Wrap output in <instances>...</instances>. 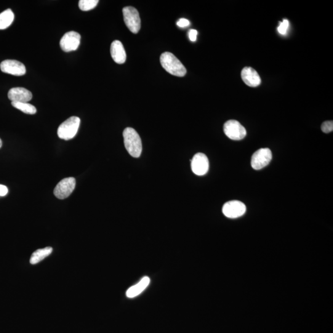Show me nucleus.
Returning a JSON list of instances; mask_svg holds the SVG:
<instances>
[{"instance_id":"18","label":"nucleus","mask_w":333,"mask_h":333,"mask_svg":"<svg viewBox=\"0 0 333 333\" xmlns=\"http://www.w3.org/2000/svg\"><path fill=\"white\" fill-rule=\"evenodd\" d=\"M13 107L19 109L24 113L27 114H35L37 113V109L34 106L31 105L28 103H17L12 102Z\"/></svg>"},{"instance_id":"7","label":"nucleus","mask_w":333,"mask_h":333,"mask_svg":"<svg viewBox=\"0 0 333 333\" xmlns=\"http://www.w3.org/2000/svg\"><path fill=\"white\" fill-rule=\"evenodd\" d=\"M76 180L73 177L66 178L60 181L54 190V194L57 198L65 199L73 193L76 188Z\"/></svg>"},{"instance_id":"17","label":"nucleus","mask_w":333,"mask_h":333,"mask_svg":"<svg viewBox=\"0 0 333 333\" xmlns=\"http://www.w3.org/2000/svg\"><path fill=\"white\" fill-rule=\"evenodd\" d=\"M15 15L11 9L0 13V30H4L12 25Z\"/></svg>"},{"instance_id":"2","label":"nucleus","mask_w":333,"mask_h":333,"mask_svg":"<svg viewBox=\"0 0 333 333\" xmlns=\"http://www.w3.org/2000/svg\"><path fill=\"white\" fill-rule=\"evenodd\" d=\"M161 64L165 70L173 76L183 77L186 74V69L180 61L172 53L165 52L160 58Z\"/></svg>"},{"instance_id":"20","label":"nucleus","mask_w":333,"mask_h":333,"mask_svg":"<svg viewBox=\"0 0 333 333\" xmlns=\"http://www.w3.org/2000/svg\"><path fill=\"white\" fill-rule=\"evenodd\" d=\"M289 28V22L286 20H284L283 22L279 24L278 28L279 33L281 35H285L287 33V29Z\"/></svg>"},{"instance_id":"12","label":"nucleus","mask_w":333,"mask_h":333,"mask_svg":"<svg viewBox=\"0 0 333 333\" xmlns=\"http://www.w3.org/2000/svg\"><path fill=\"white\" fill-rule=\"evenodd\" d=\"M8 97L12 102L28 103L33 98V94L25 88L16 87L10 90Z\"/></svg>"},{"instance_id":"19","label":"nucleus","mask_w":333,"mask_h":333,"mask_svg":"<svg viewBox=\"0 0 333 333\" xmlns=\"http://www.w3.org/2000/svg\"><path fill=\"white\" fill-rule=\"evenodd\" d=\"M98 2V0H81L79 2V7L83 12H88L94 9Z\"/></svg>"},{"instance_id":"14","label":"nucleus","mask_w":333,"mask_h":333,"mask_svg":"<svg viewBox=\"0 0 333 333\" xmlns=\"http://www.w3.org/2000/svg\"><path fill=\"white\" fill-rule=\"evenodd\" d=\"M111 55L113 60L121 65L126 61L127 55L123 45L119 41H115L111 45Z\"/></svg>"},{"instance_id":"21","label":"nucleus","mask_w":333,"mask_h":333,"mask_svg":"<svg viewBox=\"0 0 333 333\" xmlns=\"http://www.w3.org/2000/svg\"><path fill=\"white\" fill-rule=\"evenodd\" d=\"M321 130L324 133H328L332 132L333 122L326 121L321 125Z\"/></svg>"},{"instance_id":"23","label":"nucleus","mask_w":333,"mask_h":333,"mask_svg":"<svg viewBox=\"0 0 333 333\" xmlns=\"http://www.w3.org/2000/svg\"><path fill=\"white\" fill-rule=\"evenodd\" d=\"M188 36L191 42H195L197 40V36H198V31L191 29L189 31Z\"/></svg>"},{"instance_id":"10","label":"nucleus","mask_w":333,"mask_h":333,"mask_svg":"<svg viewBox=\"0 0 333 333\" xmlns=\"http://www.w3.org/2000/svg\"><path fill=\"white\" fill-rule=\"evenodd\" d=\"M0 69L3 73L15 76H23L26 73L25 65L17 60H7L2 62Z\"/></svg>"},{"instance_id":"3","label":"nucleus","mask_w":333,"mask_h":333,"mask_svg":"<svg viewBox=\"0 0 333 333\" xmlns=\"http://www.w3.org/2000/svg\"><path fill=\"white\" fill-rule=\"evenodd\" d=\"M81 124V119L76 116L71 117L60 125L58 129L59 138L64 140L73 139L77 135Z\"/></svg>"},{"instance_id":"24","label":"nucleus","mask_w":333,"mask_h":333,"mask_svg":"<svg viewBox=\"0 0 333 333\" xmlns=\"http://www.w3.org/2000/svg\"><path fill=\"white\" fill-rule=\"evenodd\" d=\"M9 193V189L6 186L0 185V196H5Z\"/></svg>"},{"instance_id":"16","label":"nucleus","mask_w":333,"mask_h":333,"mask_svg":"<svg viewBox=\"0 0 333 333\" xmlns=\"http://www.w3.org/2000/svg\"><path fill=\"white\" fill-rule=\"evenodd\" d=\"M53 248L51 247H47L44 249H40L35 251L30 259L31 264L35 265L41 262L44 258L47 257L52 254Z\"/></svg>"},{"instance_id":"9","label":"nucleus","mask_w":333,"mask_h":333,"mask_svg":"<svg viewBox=\"0 0 333 333\" xmlns=\"http://www.w3.org/2000/svg\"><path fill=\"white\" fill-rule=\"evenodd\" d=\"M246 211V207L239 201H230L223 205V214L226 217L236 218L242 216Z\"/></svg>"},{"instance_id":"1","label":"nucleus","mask_w":333,"mask_h":333,"mask_svg":"<svg viewBox=\"0 0 333 333\" xmlns=\"http://www.w3.org/2000/svg\"><path fill=\"white\" fill-rule=\"evenodd\" d=\"M124 145L128 153L133 158H139L142 152V143L138 133L128 127L123 132Z\"/></svg>"},{"instance_id":"8","label":"nucleus","mask_w":333,"mask_h":333,"mask_svg":"<svg viewBox=\"0 0 333 333\" xmlns=\"http://www.w3.org/2000/svg\"><path fill=\"white\" fill-rule=\"evenodd\" d=\"M81 36L76 32L71 31L67 33L60 41L61 49L65 52H71L78 49L81 44Z\"/></svg>"},{"instance_id":"15","label":"nucleus","mask_w":333,"mask_h":333,"mask_svg":"<svg viewBox=\"0 0 333 333\" xmlns=\"http://www.w3.org/2000/svg\"><path fill=\"white\" fill-rule=\"evenodd\" d=\"M150 283V278L148 276H145L141 279L139 283L133 285L130 287L126 292V295L129 298H134L139 295L147 288Z\"/></svg>"},{"instance_id":"13","label":"nucleus","mask_w":333,"mask_h":333,"mask_svg":"<svg viewBox=\"0 0 333 333\" xmlns=\"http://www.w3.org/2000/svg\"><path fill=\"white\" fill-rule=\"evenodd\" d=\"M241 78L250 87H258L261 84V79L257 72L250 67H245L241 71Z\"/></svg>"},{"instance_id":"4","label":"nucleus","mask_w":333,"mask_h":333,"mask_svg":"<svg viewBox=\"0 0 333 333\" xmlns=\"http://www.w3.org/2000/svg\"><path fill=\"white\" fill-rule=\"evenodd\" d=\"M122 12L125 25L132 33L137 34L141 28L139 13L132 7H125Z\"/></svg>"},{"instance_id":"6","label":"nucleus","mask_w":333,"mask_h":333,"mask_svg":"<svg viewBox=\"0 0 333 333\" xmlns=\"http://www.w3.org/2000/svg\"><path fill=\"white\" fill-rule=\"evenodd\" d=\"M272 159L270 149L262 148L255 151L251 158V166L255 170H260L268 166Z\"/></svg>"},{"instance_id":"5","label":"nucleus","mask_w":333,"mask_h":333,"mask_svg":"<svg viewBox=\"0 0 333 333\" xmlns=\"http://www.w3.org/2000/svg\"><path fill=\"white\" fill-rule=\"evenodd\" d=\"M225 134L233 140H241L246 137V130L238 121L230 120L223 126Z\"/></svg>"},{"instance_id":"11","label":"nucleus","mask_w":333,"mask_h":333,"mask_svg":"<svg viewBox=\"0 0 333 333\" xmlns=\"http://www.w3.org/2000/svg\"><path fill=\"white\" fill-rule=\"evenodd\" d=\"M191 169L194 174L198 176L206 175L208 172L209 159L203 153H197L191 160Z\"/></svg>"},{"instance_id":"22","label":"nucleus","mask_w":333,"mask_h":333,"mask_svg":"<svg viewBox=\"0 0 333 333\" xmlns=\"http://www.w3.org/2000/svg\"><path fill=\"white\" fill-rule=\"evenodd\" d=\"M177 25L178 27H180V28H186V27H188L190 25V21L186 20V19H180V20L177 21Z\"/></svg>"},{"instance_id":"25","label":"nucleus","mask_w":333,"mask_h":333,"mask_svg":"<svg viewBox=\"0 0 333 333\" xmlns=\"http://www.w3.org/2000/svg\"><path fill=\"white\" fill-rule=\"evenodd\" d=\"M2 144H3L2 140L1 138H0V148H2Z\"/></svg>"}]
</instances>
